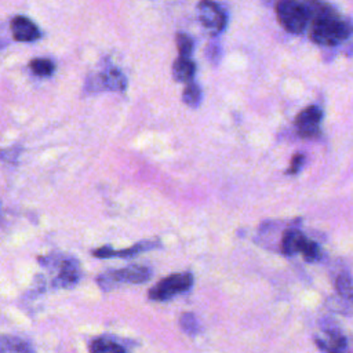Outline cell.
<instances>
[{"mask_svg":"<svg viewBox=\"0 0 353 353\" xmlns=\"http://www.w3.org/2000/svg\"><path fill=\"white\" fill-rule=\"evenodd\" d=\"M309 8V34L320 46H336L350 34L349 23L325 3H307Z\"/></svg>","mask_w":353,"mask_h":353,"instance_id":"obj_1","label":"cell"},{"mask_svg":"<svg viewBox=\"0 0 353 353\" xmlns=\"http://www.w3.org/2000/svg\"><path fill=\"white\" fill-rule=\"evenodd\" d=\"M276 15L280 25L290 33L299 34L309 25L307 3L294 0H281L276 4Z\"/></svg>","mask_w":353,"mask_h":353,"instance_id":"obj_2","label":"cell"},{"mask_svg":"<svg viewBox=\"0 0 353 353\" xmlns=\"http://www.w3.org/2000/svg\"><path fill=\"white\" fill-rule=\"evenodd\" d=\"M152 277V269L143 265H131L123 269L108 270L102 273L97 281L103 290L113 288L117 284H141Z\"/></svg>","mask_w":353,"mask_h":353,"instance_id":"obj_3","label":"cell"},{"mask_svg":"<svg viewBox=\"0 0 353 353\" xmlns=\"http://www.w3.org/2000/svg\"><path fill=\"white\" fill-rule=\"evenodd\" d=\"M193 284L192 273H174L168 277L161 279L154 287H152L148 292L149 299L152 301H168L179 294L186 292Z\"/></svg>","mask_w":353,"mask_h":353,"instance_id":"obj_4","label":"cell"},{"mask_svg":"<svg viewBox=\"0 0 353 353\" xmlns=\"http://www.w3.org/2000/svg\"><path fill=\"white\" fill-rule=\"evenodd\" d=\"M197 18L212 34L221 33L226 25V15L222 8L210 0H203L197 4Z\"/></svg>","mask_w":353,"mask_h":353,"instance_id":"obj_5","label":"cell"},{"mask_svg":"<svg viewBox=\"0 0 353 353\" xmlns=\"http://www.w3.org/2000/svg\"><path fill=\"white\" fill-rule=\"evenodd\" d=\"M314 342L323 353H345L347 341L336 325H323L321 334L314 336Z\"/></svg>","mask_w":353,"mask_h":353,"instance_id":"obj_6","label":"cell"},{"mask_svg":"<svg viewBox=\"0 0 353 353\" xmlns=\"http://www.w3.org/2000/svg\"><path fill=\"white\" fill-rule=\"evenodd\" d=\"M323 113L316 105L306 106L295 117V127L302 138H314L320 132V121Z\"/></svg>","mask_w":353,"mask_h":353,"instance_id":"obj_7","label":"cell"},{"mask_svg":"<svg viewBox=\"0 0 353 353\" xmlns=\"http://www.w3.org/2000/svg\"><path fill=\"white\" fill-rule=\"evenodd\" d=\"M10 30L12 37L22 43L36 41L41 36L39 26L25 15H15L10 22Z\"/></svg>","mask_w":353,"mask_h":353,"instance_id":"obj_8","label":"cell"},{"mask_svg":"<svg viewBox=\"0 0 353 353\" xmlns=\"http://www.w3.org/2000/svg\"><path fill=\"white\" fill-rule=\"evenodd\" d=\"M80 277L79 263L73 258H63L58 263V273L54 279V285L58 288H70L73 287Z\"/></svg>","mask_w":353,"mask_h":353,"instance_id":"obj_9","label":"cell"},{"mask_svg":"<svg viewBox=\"0 0 353 353\" xmlns=\"http://www.w3.org/2000/svg\"><path fill=\"white\" fill-rule=\"evenodd\" d=\"M157 247V244L154 241H141V243H137L135 245L132 247H128L125 250H120V251H116L113 248H110L109 245H103L101 248H97L92 251V255L97 256V258H112V256H134L142 251H146V250H152Z\"/></svg>","mask_w":353,"mask_h":353,"instance_id":"obj_10","label":"cell"},{"mask_svg":"<svg viewBox=\"0 0 353 353\" xmlns=\"http://www.w3.org/2000/svg\"><path fill=\"white\" fill-rule=\"evenodd\" d=\"M0 353H34V349L21 336L0 334Z\"/></svg>","mask_w":353,"mask_h":353,"instance_id":"obj_11","label":"cell"},{"mask_svg":"<svg viewBox=\"0 0 353 353\" xmlns=\"http://www.w3.org/2000/svg\"><path fill=\"white\" fill-rule=\"evenodd\" d=\"M306 239L307 237L296 229L285 230L281 237V252L288 256L295 255L296 252H301L302 245L305 244Z\"/></svg>","mask_w":353,"mask_h":353,"instance_id":"obj_12","label":"cell"},{"mask_svg":"<svg viewBox=\"0 0 353 353\" xmlns=\"http://www.w3.org/2000/svg\"><path fill=\"white\" fill-rule=\"evenodd\" d=\"M196 73V63L190 58H182L174 61L172 63V77L178 83H189L193 81V76Z\"/></svg>","mask_w":353,"mask_h":353,"instance_id":"obj_13","label":"cell"},{"mask_svg":"<svg viewBox=\"0 0 353 353\" xmlns=\"http://www.w3.org/2000/svg\"><path fill=\"white\" fill-rule=\"evenodd\" d=\"M99 83L103 88L110 90V91H124L127 87V79L124 77V74L112 68L105 70L103 73L99 74Z\"/></svg>","mask_w":353,"mask_h":353,"instance_id":"obj_14","label":"cell"},{"mask_svg":"<svg viewBox=\"0 0 353 353\" xmlns=\"http://www.w3.org/2000/svg\"><path fill=\"white\" fill-rule=\"evenodd\" d=\"M90 353H127L125 347L112 338L99 336L91 341Z\"/></svg>","mask_w":353,"mask_h":353,"instance_id":"obj_15","label":"cell"},{"mask_svg":"<svg viewBox=\"0 0 353 353\" xmlns=\"http://www.w3.org/2000/svg\"><path fill=\"white\" fill-rule=\"evenodd\" d=\"M29 69L32 70L33 74L40 76V77H47L51 76L55 70V65L51 59L48 58H33L29 62Z\"/></svg>","mask_w":353,"mask_h":353,"instance_id":"obj_16","label":"cell"},{"mask_svg":"<svg viewBox=\"0 0 353 353\" xmlns=\"http://www.w3.org/2000/svg\"><path fill=\"white\" fill-rule=\"evenodd\" d=\"M182 101L185 105L190 108H197L201 102V90L194 81L186 83L182 91Z\"/></svg>","mask_w":353,"mask_h":353,"instance_id":"obj_17","label":"cell"},{"mask_svg":"<svg viewBox=\"0 0 353 353\" xmlns=\"http://www.w3.org/2000/svg\"><path fill=\"white\" fill-rule=\"evenodd\" d=\"M175 43H176L179 57L190 58V55L193 52V40H192V37L189 34L183 33V32H178L175 34Z\"/></svg>","mask_w":353,"mask_h":353,"instance_id":"obj_18","label":"cell"},{"mask_svg":"<svg viewBox=\"0 0 353 353\" xmlns=\"http://www.w3.org/2000/svg\"><path fill=\"white\" fill-rule=\"evenodd\" d=\"M335 288L342 298L347 301L352 299V279L347 273H342L341 276H338L335 281Z\"/></svg>","mask_w":353,"mask_h":353,"instance_id":"obj_19","label":"cell"},{"mask_svg":"<svg viewBox=\"0 0 353 353\" xmlns=\"http://www.w3.org/2000/svg\"><path fill=\"white\" fill-rule=\"evenodd\" d=\"M301 252H302V256H303V259L306 262H316V261L320 259V255H321L320 247L314 241H312L309 239H306L305 244L302 245Z\"/></svg>","mask_w":353,"mask_h":353,"instance_id":"obj_20","label":"cell"},{"mask_svg":"<svg viewBox=\"0 0 353 353\" xmlns=\"http://www.w3.org/2000/svg\"><path fill=\"white\" fill-rule=\"evenodd\" d=\"M179 324L181 328L189 335H194L199 331V323L193 313H183L179 319Z\"/></svg>","mask_w":353,"mask_h":353,"instance_id":"obj_21","label":"cell"},{"mask_svg":"<svg viewBox=\"0 0 353 353\" xmlns=\"http://www.w3.org/2000/svg\"><path fill=\"white\" fill-rule=\"evenodd\" d=\"M305 163V156L302 153H295L290 161V167L287 170V174L288 175H294V174H298V171L302 168Z\"/></svg>","mask_w":353,"mask_h":353,"instance_id":"obj_22","label":"cell"},{"mask_svg":"<svg viewBox=\"0 0 353 353\" xmlns=\"http://www.w3.org/2000/svg\"><path fill=\"white\" fill-rule=\"evenodd\" d=\"M205 58L211 62V63H218L219 59H221V48L218 46H214V44H210L205 47Z\"/></svg>","mask_w":353,"mask_h":353,"instance_id":"obj_23","label":"cell"}]
</instances>
